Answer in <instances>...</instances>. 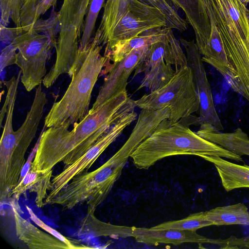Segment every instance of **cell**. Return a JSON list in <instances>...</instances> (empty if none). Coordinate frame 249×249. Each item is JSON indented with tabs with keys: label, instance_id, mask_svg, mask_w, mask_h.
I'll use <instances>...</instances> for the list:
<instances>
[{
	"label": "cell",
	"instance_id": "obj_12",
	"mask_svg": "<svg viewBox=\"0 0 249 249\" xmlns=\"http://www.w3.org/2000/svg\"><path fill=\"white\" fill-rule=\"evenodd\" d=\"M132 237L139 243L155 246L160 244L179 245L184 243H219L218 240L207 238L196 231L173 229L157 230L134 227Z\"/></svg>",
	"mask_w": 249,
	"mask_h": 249
},
{
	"label": "cell",
	"instance_id": "obj_15",
	"mask_svg": "<svg viewBox=\"0 0 249 249\" xmlns=\"http://www.w3.org/2000/svg\"><path fill=\"white\" fill-rule=\"evenodd\" d=\"M203 138L238 155L249 156V137L238 127L232 132H221L210 124H202L196 132Z\"/></svg>",
	"mask_w": 249,
	"mask_h": 249
},
{
	"label": "cell",
	"instance_id": "obj_24",
	"mask_svg": "<svg viewBox=\"0 0 249 249\" xmlns=\"http://www.w3.org/2000/svg\"><path fill=\"white\" fill-rule=\"evenodd\" d=\"M105 0H91L89 4L86 20L82 28L79 42V49H85L89 44L98 14L105 4Z\"/></svg>",
	"mask_w": 249,
	"mask_h": 249
},
{
	"label": "cell",
	"instance_id": "obj_13",
	"mask_svg": "<svg viewBox=\"0 0 249 249\" xmlns=\"http://www.w3.org/2000/svg\"><path fill=\"white\" fill-rule=\"evenodd\" d=\"M178 12L185 14L186 19L192 26L196 43L202 55L206 47L211 33V24L205 0H170Z\"/></svg>",
	"mask_w": 249,
	"mask_h": 249
},
{
	"label": "cell",
	"instance_id": "obj_20",
	"mask_svg": "<svg viewBox=\"0 0 249 249\" xmlns=\"http://www.w3.org/2000/svg\"><path fill=\"white\" fill-rule=\"evenodd\" d=\"M94 213H87L82 219L79 228V234L94 237H132L134 227L118 226L104 222L98 219Z\"/></svg>",
	"mask_w": 249,
	"mask_h": 249
},
{
	"label": "cell",
	"instance_id": "obj_34",
	"mask_svg": "<svg viewBox=\"0 0 249 249\" xmlns=\"http://www.w3.org/2000/svg\"><path fill=\"white\" fill-rule=\"evenodd\" d=\"M247 16H248V18L249 19V10L248 9L247 10Z\"/></svg>",
	"mask_w": 249,
	"mask_h": 249
},
{
	"label": "cell",
	"instance_id": "obj_25",
	"mask_svg": "<svg viewBox=\"0 0 249 249\" xmlns=\"http://www.w3.org/2000/svg\"><path fill=\"white\" fill-rule=\"evenodd\" d=\"M32 30L48 37L55 45L57 35L60 31L59 13L53 8L50 17L47 19H38L34 24Z\"/></svg>",
	"mask_w": 249,
	"mask_h": 249
},
{
	"label": "cell",
	"instance_id": "obj_2",
	"mask_svg": "<svg viewBox=\"0 0 249 249\" xmlns=\"http://www.w3.org/2000/svg\"><path fill=\"white\" fill-rule=\"evenodd\" d=\"M102 48L93 36L85 49H79L76 61L69 73L71 82L62 98L53 103L45 117L44 129H68L88 115L94 86L103 68L106 70L110 64L109 58L101 54Z\"/></svg>",
	"mask_w": 249,
	"mask_h": 249
},
{
	"label": "cell",
	"instance_id": "obj_7",
	"mask_svg": "<svg viewBox=\"0 0 249 249\" xmlns=\"http://www.w3.org/2000/svg\"><path fill=\"white\" fill-rule=\"evenodd\" d=\"M12 43L18 51L16 64L21 70V82L30 91L42 83L46 63L55 45L47 36L32 30L18 35Z\"/></svg>",
	"mask_w": 249,
	"mask_h": 249
},
{
	"label": "cell",
	"instance_id": "obj_30",
	"mask_svg": "<svg viewBox=\"0 0 249 249\" xmlns=\"http://www.w3.org/2000/svg\"><path fill=\"white\" fill-rule=\"evenodd\" d=\"M22 33V30L17 27L7 28L0 25V41L1 42L9 44Z\"/></svg>",
	"mask_w": 249,
	"mask_h": 249
},
{
	"label": "cell",
	"instance_id": "obj_9",
	"mask_svg": "<svg viewBox=\"0 0 249 249\" xmlns=\"http://www.w3.org/2000/svg\"><path fill=\"white\" fill-rule=\"evenodd\" d=\"M179 42L185 50L188 65L191 68L199 99V116L196 124H210L218 130L223 127L215 108L210 84L197 46L194 40L182 38Z\"/></svg>",
	"mask_w": 249,
	"mask_h": 249
},
{
	"label": "cell",
	"instance_id": "obj_14",
	"mask_svg": "<svg viewBox=\"0 0 249 249\" xmlns=\"http://www.w3.org/2000/svg\"><path fill=\"white\" fill-rule=\"evenodd\" d=\"M16 235L18 239L32 249H70V247L54 236L38 229L23 218L12 205Z\"/></svg>",
	"mask_w": 249,
	"mask_h": 249
},
{
	"label": "cell",
	"instance_id": "obj_36",
	"mask_svg": "<svg viewBox=\"0 0 249 249\" xmlns=\"http://www.w3.org/2000/svg\"><path fill=\"white\" fill-rule=\"evenodd\" d=\"M248 3H249V0L248 1Z\"/></svg>",
	"mask_w": 249,
	"mask_h": 249
},
{
	"label": "cell",
	"instance_id": "obj_19",
	"mask_svg": "<svg viewBox=\"0 0 249 249\" xmlns=\"http://www.w3.org/2000/svg\"><path fill=\"white\" fill-rule=\"evenodd\" d=\"M169 29L156 28L144 31L130 39L118 42L104 55L108 57L113 62L119 61L134 49L162 40L167 36Z\"/></svg>",
	"mask_w": 249,
	"mask_h": 249
},
{
	"label": "cell",
	"instance_id": "obj_23",
	"mask_svg": "<svg viewBox=\"0 0 249 249\" xmlns=\"http://www.w3.org/2000/svg\"><path fill=\"white\" fill-rule=\"evenodd\" d=\"M149 5L159 10L164 16L167 27L180 32L187 30V21L178 14L170 0H142Z\"/></svg>",
	"mask_w": 249,
	"mask_h": 249
},
{
	"label": "cell",
	"instance_id": "obj_28",
	"mask_svg": "<svg viewBox=\"0 0 249 249\" xmlns=\"http://www.w3.org/2000/svg\"><path fill=\"white\" fill-rule=\"evenodd\" d=\"M17 49L11 43L1 51L0 72L4 69L11 65L16 64Z\"/></svg>",
	"mask_w": 249,
	"mask_h": 249
},
{
	"label": "cell",
	"instance_id": "obj_17",
	"mask_svg": "<svg viewBox=\"0 0 249 249\" xmlns=\"http://www.w3.org/2000/svg\"><path fill=\"white\" fill-rule=\"evenodd\" d=\"M203 159L214 165L226 191L249 188V165L238 164L218 156H206Z\"/></svg>",
	"mask_w": 249,
	"mask_h": 249
},
{
	"label": "cell",
	"instance_id": "obj_21",
	"mask_svg": "<svg viewBox=\"0 0 249 249\" xmlns=\"http://www.w3.org/2000/svg\"><path fill=\"white\" fill-rule=\"evenodd\" d=\"M204 216L215 226L249 225V211L242 203L213 208L204 212Z\"/></svg>",
	"mask_w": 249,
	"mask_h": 249
},
{
	"label": "cell",
	"instance_id": "obj_27",
	"mask_svg": "<svg viewBox=\"0 0 249 249\" xmlns=\"http://www.w3.org/2000/svg\"><path fill=\"white\" fill-rule=\"evenodd\" d=\"M26 209L28 210L31 219L35 223V224H36L42 229L47 231V232H49L51 235L54 236L56 238H58L67 244L70 247V249L92 248L91 247H86L82 245L77 246V245L73 244L69 239L62 235L56 230L47 225L41 219L37 217V216L35 214L32 209L29 207L27 206Z\"/></svg>",
	"mask_w": 249,
	"mask_h": 249
},
{
	"label": "cell",
	"instance_id": "obj_3",
	"mask_svg": "<svg viewBox=\"0 0 249 249\" xmlns=\"http://www.w3.org/2000/svg\"><path fill=\"white\" fill-rule=\"evenodd\" d=\"M178 155H195L202 158L218 156L238 162L243 161L241 156L203 138L181 122L171 125L168 119L160 123L130 157L137 168L147 169L164 158Z\"/></svg>",
	"mask_w": 249,
	"mask_h": 249
},
{
	"label": "cell",
	"instance_id": "obj_29",
	"mask_svg": "<svg viewBox=\"0 0 249 249\" xmlns=\"http://www.w3.org/2000/svg\"><path fill=\"white\" fill-rule=\"evenodd\" d=\"M25 0H10V18L16 27L22 31L20 22V10Z\"/></svg>",
	"mask_w": 249,
	"mask_h": 249
},
{
	"label": "cell",
	"instance_id": "obj_33",
	"mask_svg": "<svg viewBox=\"0 0 249 249\" xmlns=\"http://www.w3.org/2000/svg\"><path fill=\"white\" fill-rule=\"evenodd\" d=\"M57 0H41L37 6L36 20H38L41 15H43L51 7H54Z\"/></svg>",
	"mask_w": 249,
	"mask_h": 249
},
{
	"label": "cell",
	"instance_id": "obj_26",
	"mask_svg": "<svg viewBox=\"0 0 249 249\" xmlns=\"http://www.w3.org/2000/svg\"><path fill=\"white\" fill-rule=\"evenodd\" d=\"M41 0H25L20 10V22L22 32L31 30L36 20L37 6Z\"/></svg>",
	"mask_w": 249,
	"mask_h": 249
},
{
	"label": "cell",
	"instance_id": "obj_6",
	"mask_svg": "<svg viewBox=\"0 0 249 249\" xmlns=\"http://www.w3.org/2000/svg\"><path fill=\"white\" fill-rule=\"evenodd\" d=\"M91 0H63L58 12L60 31L57 40L56 58L43 84L52 86L62 74L70 73L78 54L85 16Z\"/></svg>",
	"mask_w": 249,
	"mask_h": 249
},
{
	"label": "cell",
	"instance_id": "obj_11",
	"mask_svg": "<svg viewBox=\"0 0 249 249\" xmlns=\"http://www.w3.org/2000/svg\"><path fill=\"white\" fill-rule=\"evenodd\" d=\"M149 46L134 49L122 60L109 66L107 72L108 74L89 113L119 92L126 90L128 78L144 57Z\"/></svg>",
	"mask_w": 249,
	"mask_h": 249
},
{
	"label": "cell",
	"instance_id": "obj_35",
	"mask_svg": "<svg viewBox=\"0 0 249 249\" xmlns=\"http://www.w3.org/2000/svg\"><path fill=\"white\" fill-rule=\"evenodd\" d=\"M249 0H245L246 2H247V3H248V2Z\"/></svg>",
	"mask_w": 249,
	"mask_h": 249
},
{
	"label": "cell",
	"instance_id": "obj_31",
	"mask_svg": "<svg viewBox=\"0 0 249 249\" xmlns=\"http://www.w3.org/2000/svg\"><path fill=\"white\" fill-rule=\"evenodd\" d=\"M1 11L0 25L6 26L10 18V0H0Z\"/></svg>",
	"mask_w": 249,
	"mask_h": 249
},
{
	"label": "cell",
	"instance_id": "obj_32",
	"mask_svg": "<svg viewBox=\"0 0 249 249\" xmlns=\"http://www.w3.org/2000/svg\"><path fill=\"white\" fill-rule=\"evenodd\" d=\"M38 145V141L36 143L35 147L32 149V152L30 154L28 160L25 162L20 174V177L18 179V183H19L22 179L24 178V177L26 175L28 172L29 171L31 168L32 164L35 158V155L36 154V152L37 151V149Z\"/></svg>",
	"mask_w": 249,
	"mask_h": 249
},
{
	"label": "cell",
	"instance_id": "obj_10",
	"mask_svg": "<svg viewBox=\"0 0 249 249\" xmlns=\"http://www.w3.org/2000/svg\"><path fill=\"white\" fill-rule=\"evenodd\" d=\"M170 110L164 107L156 110L142 109L129 137L107 161L114 171L120 176L128 158L139 144L148 138L165 119H169Z\"/></svg>",
	"mask_w": 249,
	"mask_h": 249
},
{
	"label": "cell",
	"instance_id": "obj_5",
	"mask_svg": "<svg viewBox=\"0 0 249 249\" xmlns=\"http://www.w3.org/2000/svg\"><path fill=\"white\" fill-rule=\"evenodd\" d=\"M142 109L156 110L168 107L171 125L189 120L194 124L196 116L192 114L199 109V99L192 71L188 65L176 71L170 81L163 87L144 94L135 101Z\"/></svg>",
	"mask_w": 249,
	"mask_h": 249
},
{
	"label": "cell",
	"instance_id": "obj_22",
	"mask_svg": "<svg viewBox=\"0 0 249 249\" xmlns=\"http://www.w3.org/2000/svg\"><path fill=\"white\" fill-rule=\"evenodd\" d=\"M213 225L212 222L205 219L204 212H201L191 214L182 219L165 222L151 228L196 231L200 228Z\"/></svg>",
	"mask_w": 249,
	"mask_h": 249
},
{
	"label": "cell",
	"instance_id": "obj_8",
	"mask_svg": "<svg viewBox=\"0 0 249 249\" xmlns=\"http://www.w3.org/2000/svg\"><path fill=\"white\" fill-rule=\"evenodd\" d=\"M137 117V114L135 110L123 117L81 158L72 164L64 167L60 173L54 177L51 180V189L44 200V205L48 204L73 178L87 172L100 155L127 126L136 120Z\"/></svg>",
	"mask_w": 249,
	"mask_h": 249
},
{
	"label": "cell",
	"instance_id": "obj_4",
	"mask_svg": "<svg viewBox=\"0 0 249 249\" xmlns=\"http://www.w3.org/2000/svg\"><path fill=\"white\" fill-rule=\"evenodd\" d=\"M100 24L94 36L103 46L104 55L118 42L142 32L167 27L164 15L142 0H107Z\"/></svg>",
	"mask_w": 249,
	"mask_h": 249
},
{
	"label": "cell",
	"instance_id": "obj_1",
	"mask_svg": "<svg viewBox=\"0 0 249 249\" xmlns=\"http://www.w3.org/2000/svg\"><path fill=\"white\" fill-rule=\"evenodd\" d=\"M135 101L126 89L111 97L69 131L63 127L48 128L43 132L31 169L52 170L62 162L72 164L86 153L118 120L134 111Z\"/></svg>",
	"mask_w": 249,
	"mask_h": 249
},
{
	"label": "cell",
	"instance_id": "obj_16",
	"mask_svg": "<svg viewBox=\"0 0 249 249\" xmlns=\"http://www.w3.org/2000/svg\"><path fill=\"white\" fill-rule=\"evenodd\" d=\"M141 72L144 75L137 90L145 88L152 92L166 85L176 71L162 58L151 61L142 59L135 69L134 75Z\"/></svg>",
	"mask_w": 249,
	"mask_h": 249
},
{
	"label": "cell",
	"instance_id": "obj_18",
	"mask_svg": "<svg viewBox=\"0 0 249 249\" xmlns=\"http://www.w3.org/2000/svg\"><path fill=\"white\" fill-rule=\"evenodd\" d=\"M53 170L36 171L31 168L17 186L12 191V196L18 200L26 191L36 193V205L41 208L44 205L47 196V191L51 189Z\"/></svg>",
	"mask_w": 249,
	"mask_h": 249
}]
</instances>
